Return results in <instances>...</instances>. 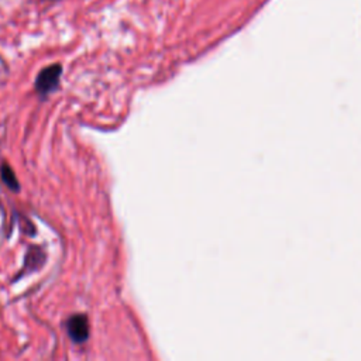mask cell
<instances>
[{
  "instance_id": "6da1fadb",
  "label": "cell",
  "mask_w": 361,
  "mask_h": 361,
  "mask_svg": "<svg viewBox=\"0 0 361 361\" xmlns=\"http://www.w3.org/2000/svg\"><path fill=\"white\" fill-rule=\"evenodd\" d=\"M61 73H62V68L58 63L44 68L35 79V89L41 94H47V93L52 92L59 83Z\"/></svg>"
},
{
  "instance_id": "7a4b0ae2",
  "label": "cell",
  "mask_w": 361,
  "mask_h": 361,
  "mask_svg": "<svg viewBox=\"0 0 361 361\" xmlns=\"http://www.w3.org/2000/svg\"><path fill=\"white\" fill-rule=\"evenodd\" d=\"M66 330H68L69 337L75 343H83L89 336V326H87L86 316L85 314L72 316L66 322Z\"/></svg>"
},
{
  "instance_id": "3957f363",
  "label": "cell",
  "mask_w": 361,
  "mask_h": 361,
  "mask_svg": "<svg viewBox=\"0 0 361 361\" xmlns=\"http://www.w3.org/2000/svg\"><path fill=\"white\" fill-rule=\"evenodd\" d=\"M0 175H1L3 182H4L11 190H18V189H20L18 182H17V179H16V175L13 173V171L10 169V166H8L7 164H3V165H1Z\"/></svg>"
}]
</instances>
